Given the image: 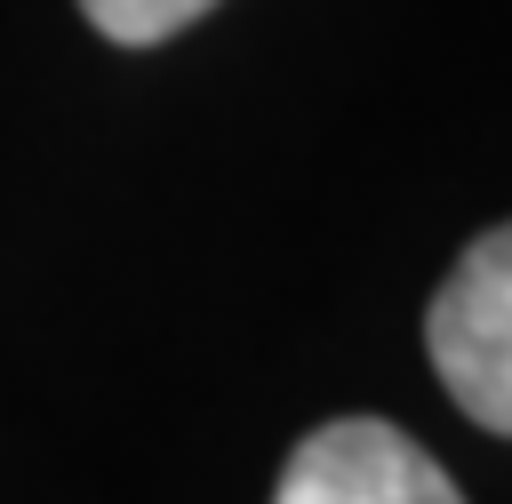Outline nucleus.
Segmentation results:
<instances>
[{
    "instance_id": "f03ea898",
    "label": "nucleus",
    "mask_w": 512,
    "mask_h": 504,
    "mask_svg": "<svg viewBox=\"0 0 512 504\" xmlns=\"http://www.w3.org/2000/svg\"><path fill=\"white\" fill-rule=\"evenodd\" d=\"M272 504H464L456 480L384 416H336L296 440Z\"/></svg>"
},
{
    "instance_id": "f257e3e1",
    "label": "nucleus",
    "mask_w": 512,
    "mask_h": 504,
    "mask_svg": "<svg viewBox=\"0 0 512 504\" xmlns=\"http://www.w3.org/2000/svg\"><path fill=\"white\" fill-rule=\"evenodd\" d=\"M424 352L448 384V400L480 424L512 440V224L480 232L456 272L440 280L432 312H424Z\"/></svg>"
},
{
    "instance_id": "7ed1b4c3",
    "label": "nucleus",
    "mask_w": 512,
    "mask_h": 504,
    "mask_svg": "<svg viewBox=\"0 0 512 504\" xmlns=\"http://www.w3.org/2000/svg\"><path fill=\"white\" fill-rule=\"evenodd\" d=\"M216 0H80V16L104 32V40H120V48H152V40H168V32H184V24H200Z\"/></svg>"
}]
</instances>
